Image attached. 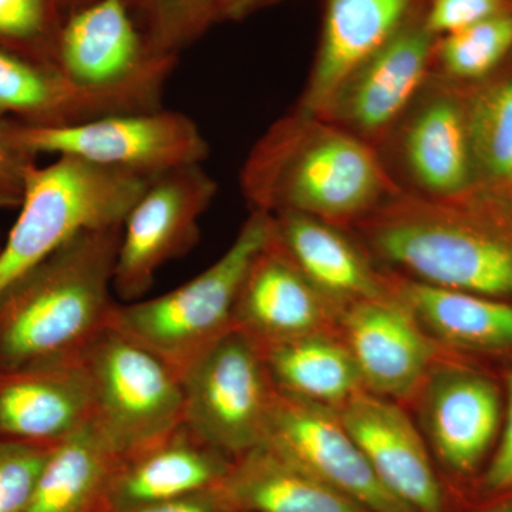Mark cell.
<instances>
[{"label": "cell", "mask_w": 512, "mask_h": 512, "mask_svg": "<svg viewBox=\"0 0 512 512\" xmlns=\"http://www.w3.org/2000/svg\"><path fill=\"white\" fill-rule=\"evenodd\" d=\"M350 229L396 274L512 299V200L503 192L476 185L433 198L400 190Z\"/></svg>", "instance_id": "obj_1"}, {"label": "cell", "mask_w": 512, "mask_h": 512, "mask_svg": "<svg viewBox=\"0 0 512 512\" xmlns=\"http://www.w3.org/2000/svg\"><path fill=\"white\" fill-rule=\"evenodd\" d=\"M241 188L252 211L299 212L345 229L403 190L376 148L296 107L256 141Z\"/></svg>", "instance_id": "obj_2"}, {"label": "cell", "mask_w": 512, "mask_h": 512, "mask_svg": "<svg viewBox=\"0 0 512 512\" xmlns=\"http://www.w3.org/2000/svg\"><path fill=\"white\" fill-rule=\"evenodd\" d=\"M121 229L77 235L0 289V372L82 359L113 323Z\"/></svg>", "instance_id": "obj_3"}, {"label": "cell", "mask_w": 512, "mask_h": 512, "mask_svg": "<svg viewBox=\"0 0 512 512\" xmlns=\"http://www.w3.org/2000/svg\"><path fill=\"white\" fill-rule=\"evenodd\" d=\"M150 180L73 157L30 165L18 220L0 249V289L77 235L123 225Z\"/></svg>", "instance_id": "obj_4"}, {"label": "cell", "mask_w": 512, "mask_h": 512, "mask_svg": "<svg viewBox=\"0 0 512 512\" xmlns=\"http://www.w3.org/2000/svg\"><path fill=\"white\" fill-rule=\"evenodd\" d=\"M272 229L271 214L252 211L214 264L157 298L119 303L114 323L153 350L183 380L188 369L234 328L239 292Z\"/></svg>", "instance_id": "obj_5"}, {"label": "cell", "mask_w": 512, "mask_h": 512, "mask_svg": "<svg viewBox=\"0 0 512 512\" xmlns=\"http://www.w3.org/2000/svg\"><path fill=\"white\" fill-rule=\"evenodd\" d=\"M177 56L164 55L137 29L128 0H93L73 9L57 35L55 67L113 113L163 109Z\"/></svg>", "instance_id": "obj_6"}, {"label": "cell", "mask_w": 512, "mask_h": 512, "mask_svg": "<svg viewBox=\"0 0 512 512\" xmlns=\"http://www.w3.org/2000/svg\"><path fill=\"white\" fill-rule=\"evenodd\" d=\"M83 363L92 386L93 426L120 460L183 424V380L114 320L84 352Z\"/></svg>", "instance_id": "obj_7"}, {"label": "cell", "mask_w": 512, "mask_h": 512, "mask_svg": "<svg viewBox=\"0 0 512 512\" xmlns=\"http://www.w3.org/2000/svg\"><path fill=\"white\" fill-rule=\"evenodd\" d=\"M10 133L33 157L79 158L150 178L184 165L202 164L210 154L204 134L191 117L164 109L110 114L59 127L10 121Z\"/></svg>", "instance_id": "obj_8"}, {"label": "cell", "mask_w": 512, "mask_h": 512, "mask_svg": "<svg viewBox=\"0 0 512 512\" xmlns=\"http://www.w3.org/2000/svg\"><path fill=\"white\" fill-rule=\"evenodd\" d=\"M184 424L229 460L266 439L274 380L254 339L232 328L183 376Z\"/></svg>", "instance_id": "obj_9"}, {"label": "cell", "mask_w": 512, "mask_h": 512, "mask_svg": "<svg viewBox=\"0 0 512 512\" xmlns=\"http://www.w3.org/2000/svg\"><path fill=\"white\" fill-rule=\"evenodd\" d=\"M217 181L202 164L184 165L151 178L128 212L114 266V295L143 298L157 272L190 252L200 239V221L217 195Z\"/></svg>", "instance_id": "obj_10"}, {"label": "cell", "mask_w": 512, "mask_h": 512, "mask_svg": "<svg viewBox=\"0 0 512 512\" xmlns=\"http://www.w3.org/2000/svg\"><path fill=\"white\" fill-rule=\"evenodd\" d=\"M413 402L424 439L450 473H476L493 453L504 416V387L468 355L437 360Z\"/></svg>", "instance_id": "obj_11"}, {"label": "cell", "mask_w": 512, "mask_h": 512, "mask_svg": "<svg viewBox=\"0 0 512 512\" xmlns=\"http://www.w3.org/2000/svg\"><path fill=\"white\" fill-rule=\"evenodd\" d=\"M423 5L402 29L353 70L319 117L377 151L419 96L433 66L434 45Z\"/></svg>", "instance_id": "obj_12"}, {"label": "cell", "mask_w": 512, "mask_h": 512, "mask_svg": "<svg viewBox=\"0 0 512 512\" xmlns=\"http://www.w3.org/2000/svg\"><path fill=\"white\" fill-rule=\"evenodd\" d=\"M346 343L366 392L397 403L413 402L444 353L393 291L352 303L340 316ZM453 352V350H451Z\"/></svg>", "instance_id": "obj_13"}, {"label": "cell", "mask_w": 512, "mask_h": 512, "mask_svg": "<svg viewBox=\"0 0 512 512\" xmlns=\"http://www.w3.org/2000/svg\"><path fill=\"white\" fill-rule=\"evenodd\" d=\"M264 441L369 512H413L380 483L330 407L278 390Z\"/></svg>", "instance_id": "obj_14"}, {"label": "cell", "mask_w": 512, "mask_h": 512, "mask_svg": "<svg viewBox=\"0 0 512 512\" xmlns=\"http://www.w3.org/2000/svg\"><path fill=\"white\" fill-rule=\"evenodd\" d=\"M392 141L412 184L407 191L450 198L476 187L463 86L430 74L384 146Z\"/></svg>", "instance_id": "obj_15"}, {"label": "cell", "mask_w": 512, "mask_h": 512, "mask_svg": "<svg viewBox=\"0 0 512 512\" xmlns=\"http://www.w3.org/2000/svg\"><path fill=\"white\" fill-rule=\"evenodd\" d=\"M336 412L390 494L413 512H443L429 444L402 404L363 390Z\"/></svg>", "instance_id": "obj_16"}, {"label": "cell", "mask_w": 512, "mask_h": 512, "mask_svg": "<svg viewBox=\"0 0 512 512\" xmlns=\"http://www.w3.org/2000/svg\"><path fill=\"white\" fill-rule=\"evenodd\" d=\"M342 312L276 244L272 229L239 292L234 328L264 348L313 333H339Z\"/></svg>", "instance_id": "obj_17"}, {"label": "cell", "mask_w": 512, "mask_h": 512, "mask_svg": "<svg viewBox=\"0 0 512 512\" xmlns=\"http://www.w3.org/2000/svg\"><path fill=\"white\" fill-rule=\"evenodd\" d=\"M93 421L83 357L0 372V440L55 447Z\"/></svg>", "instance_id": "obj_18"}, {"label": "cell", "mask_w": 512, "mask_h": 512, "mask_svg": "<svg viewBox=\"0 0 512 512\" xmlns=\"http://www.w3.org/2000/svg\"><path fill=\"white\" fill-rule=\"evenodd\" d=\"M272 220L276 244L342 311L352 303L392 292V274L377 268L349 229L299 212H281Z\"/></svg>", "instance_id": "obj_19"}, {"label": "cell", "mask_w": 512, "mask_h": 512, "mask_svg": "<svg viewBox=\"0 0 512 512\" xmlns=\"http://www.w3.org/2000/svg\"><path fill=\"white\" fill-rule=\"evenodd\" d=\"M424 0H326L322 35L296 109L320 116L346 77L392 39Z\"/></svg>", "instance_id": "obj_20"}, {"label": "cell", "mask_w": 512, "mask_h": 512, "mask_svg": "<svg viewBox=\"0 0 512 512\" xmlns=\"http://www.w3.org/2000/svg\"><path fill=\"white\" fill-rule=\"evenodd\" d=\"M229 463L183 421L164 439L121 458L111 480L109 508L126 510L211 490L220 484Z\"/></svg>", "instance_id": "obj_21"}, {"label": "cell", "mask_w": 512, "mask_h": 512, "mask_svg": "<svg viewBox=\"0 0 512 512\" xmlns=\"http://www.w3.org/2000/svg\"><path fill=\"white\" fill-rule=\"evenodd\" d=\"M217 490L231 512H369L268 441L232 458Z\"/></svg>", "instance_id": "obj_22"}, {"label": "cell", "mask_w": 512, "mask_h": 512, "mask_svg": "<svg viewBox=\"0 0 512 512\" xmlns=\"http://www.w3.org/2000/svg\"><path fill=\"white\" fill-rule=\"evenodd\" d=\"M390 274L394 293L443 348L463 355H512V301Z\"/></svg>", "instance_id": "obj_23"}, {"label": "cell", "mask_w": 512, "mask_h": 512, "mask_svg": "<svg viewBox=\"0 0 512 512\" xmlns=\"http://www.w3.org/2000/svg\"><path fill=\"white\" fill-rule=\"evenodd\" d=\"M261 349L279 392L339 410L365 390L339 333H313Z\"/></svg>", "instance_id": "obj_24"}, {"label": "cell", "mask_w": 512, "mask_h": 512, "mask_svg": "<svg viewBox=\"0 0 512 512\" xmlns=\"http://www.w3.org/2000/svg\"><path fill=\"white\" fill-rule=\"evenodd\" d=\"M120 457L92 424L50 451L25 512H96L109 508Z\"/></svg>", "instance_id": "obj_25"}, {"label": "cell", "mask_w": 512, "mask_h": 512, "mask_svg": "<svg viewBox=\"0 0 512 512\" xmlns=\"http://www.w3.org/2000/svg\"><path fill=\"white\" fill-rule=\"evenodd\" d=\"M29 126L59 127L110 116L100 100L74 87L53 64L0 47V114Z\"/></svg>", "instance_id": "obj_26"}, {"label": "cell", "mask_w": 512, "mask_h": 512, "mask_svg": "<svg viewBox=\"0 0 512 512\" xmlns=\"http://www.w3.org/2000/svg\"><path fill=\"white\" fill-rule=\"evenodd\" d=\"M477 185L512 192V62L483 82L463 86Z\"/></svg>", "instance_id": "obj_27"}, {"label": "cell", "mask_w": 512, "mask_h": 512, "mask_svg": "<svg viewBox=\"0 0 512 512\" xmlns=\"http://www.w3.org/2000/svg\"><path fill=\"white\" fill-rule=\"evenodd\" d=\"M511 56L512 12H505L439 37L431 74L457 86H471L500 70Z\"/></svg>", "instance_id": "obj_28"}, {"label": "cell", "mask_w": 512, "mask_h": 512, "mask_svg": "<svg viewBox=\"0 0 512 512\" xmlns=\"http://www.w3.org/2000/svg\"><path fill=\"white\" fill-rule=\"evenodd\" d=\"M147 19V37L164 55L181 47L220 20L221 0H140Z\"/></svg>", "instance_id": "obj_29"}, {"label": "cell", "mask_w": 512, "mask_h": 512, "mask_svg": "<svg viewBox=\"0 0 512 512\" xmlns=\"http://www.w3.org/2000/svg\"><path fill=\"white\" fill-rule=\"evenodd\" d=\"M53 447L0 440V512H25Z\"/></svg>", "instance_id": "obj_30"}, {"label": "cell", "mask_w": 512, "mask_h": 512, "mask_svg": "<svg viewBox=\"0 0 512 512\" xmlns=\"http://www.w3.org/2000/svg\"><path fill=\"white\" fill-rule=\"evenodd\" d=\"M56 33H52L50 0H0V42L39 49L55 66Z\"/></svg>", "instance_id": "obj_31"}, {"label": "cell", "mask_w": 512, "mask_h": 512, "mask_svg": "<svg viewBox=\"0 0 512 512\" xmlns=\"http://www.w3.org/2000/svg\"><path fill=\"white\" fill-rule=\"evenodd\" d=\"M505 12H512V0H426L424 23L439 39Z\"/></svg>", "instance_id": "obj_32"}, {"label": "cell", "mask_w": 512, "mask_h": 512, "mask_svg": "<svg viewBox=\"0 0 512 512\" xmlns=\"http://www.w3.org/2000/svg\"><path fill=\"white\" fill-rule=\"evenodd\" d=\"M503 387V423L483 476V490L493 495L512 493V366L505 370Z\"/></svg>", "instance_id": "obj_33"}, {"label": "cell", "mask_w": 512, "mask_h": 512, "mask_svg": "<svg viewBox=\"0 0 512 512\" xmlns=\"http://www.w3.org/2000/svg\"><path fill=\"white\" fill-rule=\"evenodd\" d=\"M35 158L13 140L10 121L0 117V208L19 207L26 173Z\"/></svg>", "instance_id": "obj_34"}, {"label": "cell", "mask_w": 512, "mask_h": 512, "mask_svg": "<svg viewBox=\"0 0 512 512\" xmlns=\"http://www.w3.org/2000/svg\"><path fill=\"white\" fill-rule=\"evenodd\" d=\"M116 512H231L222 501L217 487L202 493L188 495V497L174 498V500L160 501L137 505Z\"/></svg>", "instance_id": "obj_35"}, {"label": "cell", "mask_w": 512, "mask_h": 512, "mask_svg": "<svg viewBox=\"0 0 512 512\" xmlns=\"http://www.w3.org/2000/svg\"><path fill=\"white\" fill-rule=\"evenodd\" d=\"M278 0H221L220 20H238Z\"/></svg>", "instance_id": "obj_36"}, {"label": "cell", "mask_w": 512, "mask_h": 512, "mask_svg": "<svg viewBox=\"0 0 512 512\" xmlns=\"http://www.w3.org/2000/svg\"><path fill=\"white\" fill-rule=\"evenodd\" d=\"M481 512H512V495L507 500L501 501V503L495 504L493 507Z\"/></svg>", "instance_id": "obj_37"}, {"label": "cell", "mask_w": 512, "mask_h": 512, "mask_svg": "<svg viewBox=\"0 0 512 512\" xmlns=\"http://www.w3.org/2000/svg\"><path fill=\"white\" fill-rule=\"evenodd\" d=\"M74 2H76V8H79V6H83L86 5V3L93 2V0H74Z\"/></svg>", "instance_id": "obj_38"}, {"label": "cell", "mask_w": 512, "mask_h": 512, "mask_svg": "<svg viewBox=\"0 0 512 512\" xmlns=\"http://www.w3.org/2000/svg\"><path fill=\"white\" fill-rule=\"evenodd\" d=\"M2 247H3V239H2V237H0V249H2Z\"/></svg>", "instance_id": "obj_39"}, {"label": "cell", "mask_w": 512, "mask_h": 512, "mask_svg": "<svg viewBox=\"0 0 512 512\" xmlns=\"http://www.w3.org/2000/svg\"><path fill=\"white\" fill-rule=\"evenodd\" d=\"M505 195H508V197H510L512 200V192H510V194H505Z\"/></svg>", "instance_id": "obj_40"}]
</instances>
